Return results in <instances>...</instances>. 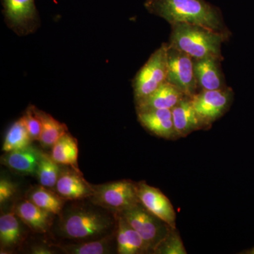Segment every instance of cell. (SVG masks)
Wrapping results in <instances>:
<instances>
[{
	"instance_id": "8",
	"label": "cell",
	"mask_w": 254,
	"mask_h": 254,
	"mask_svg": "<svg viewBox=\"0 0 254 254\" xmlns=\"http://www.w3.org/2000/svg\"><path fill=\"white\" fill-rule=\"evenodd\" d=\"M234 98L235 92L227 86L222 89L198 91L191 99L198 116L210 127L230 110Z\"/></svg>"
},
{
	"instance_id": "13",
	"label": "cell",
	"mask_w": 254,
	"mask_h": 254,
	"mask_svg": "<svg viewBox=\"0 0 254 254\" xmlns=\"http://www.w3.org/2000/svg\"><path fill=\"white\" fill-rule=\"evenodd\" d=\"M172 114L174 126L178 138L188 136L197 130L208 128L195 111L191 97L185 96L172 110Z\"/></svg>"
},
{
	"instance_id": "12",
	"label": "cell",
	"mask_w": 254,
	"mask_h": 254,
	"mask_svg": "<svg viewBox=\"0 0 254 254\" xmlns=\"http://www.w3.org/2000/svg\"><path fill=\"white\" fill-rule=\"evenodd\" d=\"M55 189V191L66 200L91 198L94 193L93 185L86 182L81 172L72 168L60 174Z\"/></svg>"
},
{
	"instance_id": "28",
	"label": "cell",
	"mask_w": 254,
	"mask_h": 254,
	"mask_svg": "<svg viewBox=\"0 0 254 254\" xmlns=\"http://www.w3.org/2000/svg\"><path fill=\"white\" fill-rule=\"evenodd\" d=\"M16 191V187L14 183L6 179H1V181H0V203L1 204L11 198L15 194Z\"/></svg>"
},
{
	"instance_id": "1",
	"label": "cell",
	"mask_w": 254,
	"mask_h": 254,
	"mask_svg": "<svg viewBox=\"0 0 254 254\" xmlns=\"http://www.w3.org/2000/svg\"><path fill=\"white\" fill-rule=\"evenodd\" d=\"M145 9L168 21L200 25L213 31L231 36L224 21L221 10L206 0H145Z\"/></svg>"
},
{
	"instance_id": "27",
	"label": "cell",
	"mask_w": 254,
	"mask_h": 254,
	"mask_svg": "<svg viewBox=\"0 0 254 254\" xmlns=\"http://www.w3.org/2000/svg\"><path fill=\"white\" fill-rule=\"evenodd\" d=\"M21 118L27 128L32 141H40L42 132V125L41 120L35 113L33 105H30L28 107Z\"/></svg>"
},
{
	"instance_id": "17",
	"label": "cell",
	"mask_w": 254,
	"mask_h": 254,
	"mask_svg": "<svg viewBox=\"0 0 254 254\" xmlns=\"http://www.w3.org/2000/svg\"><path fill=\"white\" fill-rule=\"evenodd\" d=\"M118 218L117 246L120 254H141L151 252L149 246L128 224L123 215L116 213Z\"/></svg>"
},
{
	"instance_id": "14",
	"label": "cell",
	"mask_w": 254,
	"mask_h": 254,
	"mask_svg": "<svg viewBox=\"0 0 254 254\" xmlns=\"http://www.w3.org/2000/svg\"><path fill=\"white\" fill-rule=\"evenodd\" d=\"M185 96L187 95L181 90L166 81L146 98L135 103L136 112L173 110Z\"/></svg>"
},
{
	"instance_id": "25",
	"label": "cell",
	"mask_w": 254,
	"mask_h": 254,
	"mask_svg": "<svg viewBox=\"0 0 254 254\" xmlns=\"http://www.w3.org/2000/svg\"><path fill=\"white\" fill-rule=\"evenodd\" d=\"M60 164L56 163L51 155L42 153L36 175L40 185L49 189L55 188L60 175Z\"/></svg>"
},
{
	"instance_id": "30",
	"label": "cell",
	"mask_w": 254,
	"mask_h": 254,
	"mask_svg": "<svg viewBox=\"0 0 254 254\" xmlns=\"http://www.w3.org/2000/svg\"><path fill=\"white\" fill-rule=\"evenodd\" d=\"M243 254H254V248L251 249V250H250L246 251L245 252H243Z\"/></svg>"
},
{
	"instance_id": "11",
	"label": "cell",
	"mask_w": 254,
	"mask_h": 254,
	"mask_svg": "<svg viewBox=\"0 0 254 254\" xmlns=\"http://www.w3.org/2000/svg\"><path fill=\"white\" fill-rule=\"evenodd\" d=\"M216 57L193 59V70L198 91H212L226 88L221 63Z\"/></svg>"
},
{
	"instance_id": "3",
	"label": "cell",
	"mask_w": 254,
	"mask_h": 254,
	"mask_svg": "<svg viewBox=\"0 0 254 254\" xmlns=\"http://www.w3.org/2000/svg\"><path fill=\"white\" fill-rule=\"evenodd\" d=\"M108 215L98 211L77 210L68 213L61 224L64 236L72 240H84L105 235L113 226Z\"/></svg>"
},
{
	"instance_id": "21",
	"label": "cell",
	"mask_w": 254,
	"mask_h": 254,
	"mask_svg": "<svg viewBox=\"0 0 254 254\" xmlns=\"http://www.w3.org/2000/svg\"><path fill=\"white\" fill-rule=\"evenodd\" d=\"M28 197V200L34 204L53 215L61 213L63 208V200L64 199L57 192L42 185L32 190Z\"/></svg>"
},
{
	"instance_id": "19",
	"label": "cell",
	"mask_w": 254,
	"mask_h": 254,
	"mask_svg": "<svg viewBox=\"0 0 254 254\" xmlns=\"http://www.w3.org/2000/svg\"><path fill=\"white\" fill-rule=\"evenodd\" d=\"M78 155L77 140L67 132L52 147L50 155L60 165H67L76 171L81 172L78 168Z\"/></svg>"
},
{
	"instance_id": "10",
	"label": "cell",
	"mask_w": 254,
	"mask_h": 254,
	"mask_svg": "<svg viewBox=\"0 0 254 254\" xmlns=\"http://www.w3.org/2000/svg\"><path fill=\"white\" fill-rule=\"evenodd\" d=\"M140 203L150 213L176 229V213L171 202L163 192L145 182L137 183Z\"/></svg>"
},
{
	"instance_id": "4",
	"label": "cell",
	"mask_w": 254,
	"mask_h": 254,
	"mask_svg": "<svg viewBox=\"0 0 254 254\" xmlns=\"http://www.w3.org/2000/svg\"><path fill=\"white\" fill-rule=\"evenodd\" d=\"M168 43L152 53L132 81L135 103L146 98L167 81Z\"/></svg>"
},
{
	"instance_id": "2",
	"label": "cell",
	"mask_w": 254,
	"mask_h": 254,
	"mask_svg": "<svg viewBox=\"0 0 254 254\" xmlns=\"http://www.w3.org/2000/svg\"><path fill=\"white\" fill-rule=\"evenodd\" d=\"M229 39L225 35L200 25L175 23L171 24L168 44L193 59L216 57L224 60L222 45Z\"/></svg>"
},
{
	"instance_id": "16",
	"label": "cell",
	"mask_w": 254,
	"mask_h": 254,
	"mask_svg": "<svg viewBox=\"0 0 254 254\" xmlns=\"http://www.w3.org/2000/svg\"><path fill=\"white\" fill-rule=\"evenodd\" d=\"M41 154V152L30 145L22 149L6 153L1 157V163L19 175H36Z\"/></svg>"
},
{
	"instance_id": "20",
	"label": "cell",
	"mask_w": 254,
	"mask_h": 254,
	"mask_svg": "<svg viewBox=\"0 0 254 254\" xmlns=\"http://www.w3.org/2000/svg\"><path fill=\"white\" fill-rule=\"evenodd\" d=\"M33 109L41 120L42 125L40 143L45 148L53 147L63 135L67 133V127L65 124L61 123L53 118L50 114L38 109L34 105Z\"/></svg>"
},
{
	"instance_id": "7",
	"label": "cell",
	"mask_w": 254,
	"mask_h": 254,
	"mask_svg": "<svg viewBox=\"0 0 254 254\" xmlns=\"http://www.w3.org/2000/svg\"><path fill=\"white\" fill-rule=\"evenodd\" d=\"M4 22L18 36L38 31L41 24L35 0H1Z\"/></svg>"
},
{
	"instance_id": "15",
	"label": "cell",
	"mask_w": 254,
	"mask_h": 254,
	"mask_svg": "<svg viewBox=\"0 0 254 254\" xmlns=\"http://www.w3.org/2000/svg\"><path fill=\"white\" fill-rule=\"evenodd\" d=\"M138 120L145 129L165 139L178 138L174 126L172 110H151L137 113Z\"/></svg>"
},
{
	"instance_id": "9",
	"label": "cell",
	"mask_w": 254,
	"mask_h": 254,
	"mask_svg": "<svg viewBox=\"0 0 254 254\" xmlns=\"http://www.w3.org/2000/svg\"><path fill=\"white\" fill-rule=\"evenodd\" d=\"M167 81L181 90L187 96L193 97L198 92L193 58L169 44Z\"/></svg>"
},
{
	"instance_id": "24",
	"label": "cell",
	"mask_w": 254,
	"mask_h": 254,
	"mask_svg": "<svg viewBox=\"0 0 254 254\" xmlns=\"http://www.w3.org/2000/svg\"><path fill=\"white\" fill-rule=\"evenodd\" d=\"M112 238L103 237L97 241H87L69 245H55L64 253L69 254H104L110 253Z\"/></svg>"
},
{
	"instance_id": "22",
	"label": "cell",
	"mask_w": 254,
	"mask_h": 254,
	"mask_svg": "<svg viewBox=\"0 0 254 254\" xmlns=\"http://www.w3.org/2000/svg\"><path fill=\"white\" fill-rule=\"evenodd\" d=\"M18 219L15 212L0 217V242L3 248L16 247L21 242L22 233Z\"/></svg>"
},
{
	"instance_id": "18",
	"label": "cell",
	"mask_w": 254,
	"mask_h": 254,
	"mask_svg": "<svg viewBox=\"0 0 254 254\" xmlns=\"http://www.w3.org/2000/svg\"><path fill=\"white\" fill-rule=\"evenodd\" d=\"M14 212L19 220L33 231L45 233L51 225L53 214L39 208L28 199L18 203Z\"/></svg>"
},
{
	"instance_id": "23",
	"label": "cell",
	"mask_w": 254,
	"mask_h": 254,
	"mask_svg": "<svg viewBox=\"0 0 254 254\" xmlns=\"http://www.w3.org/2000/svg\"><path fill=\"white\" fill-rule=\"evenodd\" d=\"M32 139L22 118L15 122L6 132L2 150L5 153L22 149L31 145Z\"/></svg>"
},
{
	"instance_id": "6",
	"label": "cell",
	"mask_w": 254,
	"mask_h": 254,
	"mask_svg": "<svg viewBox=\"0 0 254 254\" xmlns=\"http://www.w3.org/2000/svg\"><path fill=\"white\" fill-rule=\"evenodd\" d=\"M125 220L149 246L153 252L172 230L166 222L158 218L141 204L138 203L120 213Z\"/></svg>"
},
{
	"instance_id": "5",
	"label": "cell",
	"mask_w": 254,
	"mask_h": 254,
	"mask_svg": "<svg viewBox=\"0 0 254 254\" xmlns=\"http://www.w3.org/2000/svg\"><path fill=\"white\" fill-rule=\"evenodd\" d=\"M91 197L94 204L120 213L140 203L137 183L130 180H120L93 186Z\"/></svg>"
},
{
	"instance_id": "29",
	"label": "cell",
	"mask_w": 254,
	"mask_h": 254,
	"mask_svg": "<svg viewBox=\"0 0 254 254\" xmlns=\"http://www.w3.org/2000/svg\"><path fill=\"white\" fill-rule=\"evenodd\" d=\"M32 254H51L54 253L53 251L49 250L45 247L42 246H36L32 249Z\"/></svg>"
},
{
	"instance_id": "26",
	"label": "cell",
	"mask_w": 254,
	"mask_h": 254,
	"mask_svg": "<svg viewBox=\"0 0 254 254\" xmlns=\"http://www.w3.org/2000/svg\"><path fill=\"white\" fill-rule=\"evenodd\" d=\"M159 254H187L185 245L176 229H172L154 251Z\"/></svg>"
}]
</instances>
